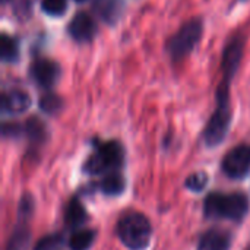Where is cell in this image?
I'll return each instance as SVG.
<instances>
[{
	"label": "cell",
	"instance_id": "obj_3",
	"mask_svg": "<svg viewBox=\"0 0 250 250\" xmlns=\"http://www.w3.org/2000/svg\"><path fill=\"white\" fill-rule=\"evenodd\" d=\"M117 236L120 242L130 250H144L149 246L152 226L149 220L139 212L123 215L117 223Z\"/></svg>",
	"mask_w": 250,
	"mask_h": 250
},
{
	"label": "cell",
	"instance_id": "obj_23",
	"mask_svg": "<svg viewBox=\"0 0 250 250\" xmlns=\"http://www.w3.org/2000/svg\"><path fill=\"white\" fill-rule=\"evenodd\" d=\"M22 132V127L16 123H4L3 125V136L7 138H16Z\"/></svg>",
	"mask_w": 250,
	"mask_h": 250
},
{
	"label": "cell",
	"instance_id": "obj_19",
	"mask_svg": "<svg viewBox=\"0 0 250 250\" xmlns=\"http://www.w3.org/2000/svg\"><path fill=\"white\" fill-rule=\"evenodd\" d=\"M40 108L47 114H56L62 108V100L54 94H45L40 100Z\"/></svg>",
	"mask_w": 250,
	"mask_h": 250
},
{
	"label": "cell",
	"instance_id": "obj_21",
	"mask_svg": "<svg viewBox=\"0 0 250 250\" xmlns=\"http://www.w3.org/2000/svg\"><path fill=\"white\" fill-rule=\"evenodd\" d=\"M62 243H63L62 234H51V236L42 237L35 245L34 250H59L62 248Z\"/></svg>",
	"mask_w": 250,
	"mask_h": 250
},
{
	"label": "cell",
	"instance_id": "obj_22",
	"mask_svg": "<svg viewBox=\"0 0 250 250\" xmlns=\"http://www.w3.org/2000/svg\"><path fill=\"white\" fill-rule=\"evenodd\" d=\"M32 211H34V199L29 193H25L21 199V204H19V211H18L19 220L26 221L31 217Z\"/></svg>",
	"mask_w": 250,
	"mask_h": 250
},
{
	"label": "cell",
	"instance_id": "obj_17",
	"mask_svg": "<svg viewBox=\"0 0 250 250\" xmlns=\"http://www.w3.org/2000/svg\"><path fill=\"white\" fill-rule=\"evenodd\" d=\"M95 233L92 230H79L70 236L69 245L72 250H88L94 243Z\"/></svg>",
	"mask_w": 250,
	"mask_h": 250
},
{
	"label": "cell",
	"instance_id": "obj_7",
	"mask_svg": "<svg viewBox=\"0 0 250 250\" xmlns=\"http://www.w3.org/2000/svg\"><path fill=\"white\" fill-rule=\"evenodd\" d=\"M243 51H245V38L242 35L233 37L223 51V60H221L223 81L231 82L242 62Z\"/></svg>",
	"mask_w": 250,
	"mask_h": 250
},
{
	"label": "cell",
	"instance_id": "obj_1",
	"mask_svg": "<svg viewBox=\"0 0 250 250\" xmlns=\"http://www.w3.org/2000/svg\"><path fill=\"white\" fill-rule=\"evenodd\" d=\"M231 123V108H230V82L221 81L217 91V108L212 113L205 132L204 139L208 146L220 145L230 129Z\"/></svg>",
	"mask_w": 250,
	"mask_h": 250
},
{
	"label": "cell",
	"instance_id": "obj_11",
	"mask_svg": "<svg viewBox=\"0 0 250 250\" xmlns=\"http://www.w3.org/2000/svg\"><path fill=\"white\" fill-rule=\"evenodd\" d=\"M31 107V97L23 91H10L1 98V108L7 114H21Z\"/></svg>",
	"mask_w": 250,
	"mask_h": 250
},
{
	"label": "cell",
	"instance_id": "obj_9",
	"mask_svg": "<svg viewBox=\"0 0 250 250\" xmlns=\"http://www.w3.org/2000/svg\"><path fill=\"white\" fill-rule=\"evenodd\" d=\"M97 26L94 19L88 15V13H78L70 25H69V34L72 35V38H75L76 41H89L92 40V37L95 35Z\"/></svg>",
	"mask_w": 250,
	"mask_h": 250
},
{
	"label": "cell",
	"instance_id": "obj_20",
	"mask_svg": "<svg viewBox=\"0 0 250 250\" xmlns=\"http://www.w3.org/2000/svg\"><path fill=\"white\" fill-rule=\"evenodd\" d=\"M41 7L50 16H60L66 12L67 0H41Z\"/></svg>",
	"mask_w": 250,
	"mask_h": 250
},
{
	"label": "cell",
	"instance_id": "obj_14",
	"mask_svg": "<svg viewBox=\"0 0 250 250\" xmlns=\"http://www.w3.org/2000/svg\"><path fill=\"white\" fill-rule=\"evenodd\" d=\"M25 133L32 145H42L47 141V126L37 117H31L25 125Z\"/></svg>",
	"mask_w": 250,
	"mask_h": 250
},
{
	"label": "cell",
	"instance_id": "obj_6",
	"mask_svg": "<svg viewBox=\"0 0 250 250\" xmlns=\"http://www.w3.org/2000/svg\"><path fill=\"white\" fill-rule=\"evenodd\" d=\"M223 171L230 179L239 180L248 176L250 171V145H239L233 148L221 164Z\"/></svg>",
	"mask_w": 250,
	"mask_h": 250
},
{
	"label": "cell",
	"instance_id": "obj_10",
	"mask_svg": "<svg viewBox=\"0 0 250 250\" xmlns=\"http://www.w3.org/2000/svg\"><path fill=\"white\" fill-rule=\"evenodd\" d=\"M230 246H231V234L229 231L220 229H211L201 236L198 250H229Z\"/></svg>",
	"mask_w": 250,
	"mask_h": 250
},
{
	"label": "cell",
	"instance_id": "obj_12",
	"mask_svg": "<svg viewBox=\"0 0 250 250\" xmlns=\"http://www.w3.org/2000/svg\"><path fill=\"white\" fill-rule=\"evenodd\" d=\"M64 221H66V226L72 229L81 227L88 221V212L76 198H73L67 204V208L64 211Z\"/></svg>",
	"mask_w": 250,
	"mask_h": 250
},
{
	"label": "cell",
	"instance_id": "obj_4",
	"mask_svg": "<svg viewBox=\"0 0 250 250\" xmlns=\"http://www.w3.org/2000/svg\"><path fill=\"white\" fill-rule=\"evenodd\" d=\"M125 164V148L117 141L103 142L95 152L83 164V171L88 174H101L105 171H117Z\"/></svg>",
	"mask_w": 250,
	"mask_h": 250
},
{
	"label": "cell",
	"instance_id": "obj_16",
	"mask_svg": "<svg viewBox=\"0 0 250 250\" xmlns=\"http://www.w3.org/2000/svg\"><path fill=\"white\" fill-rule=\"evenodd\" d=\"M0 53H1V59L3 62H16L18 56H19V47H18V41L6 34L1 35L0 38Z\"/></svg>",
	"mask_w": 250,
	"mask_h": 250
},
{
	"label": "cell",
	"instance_id": "obj_13",
	"mask_svg": "<svg viewBox=\"0 0 250 250\" xmlns=\"http://www.w3.org/2000/svg\"><path fill=\"white\" fill-rule=\"evenodd\" d=\"M31 242V231L26 226V221L21 223L15 227L7 245L6 250H26Z\"/></svg>",
	"mask_w": 250,
	"mask_h": 250
},
{
	"label": "cell",
	"instance_id": "obj_8",
	"mask_svg": "<svg viewBox=\"0 0 250 250\" xmlns=\"http://www.w3.org/2000/svg\"><path fill=\"white\" fill-rule=\"evenodd\" d=\"M31 75L41 88H51L60 76V67L53 60L41 59L32 64Z\"/></svg>",
	"mask_w": 250,
	"mask_h": 250
},
{
	"label": "cell",
	"instance_id": "obj_18",
	"mask_svg": "<svg viewBox=\"0 0 250 250\" xmlns=\"http://www.w3.org/2000/svg\"><path fill=\"white\" fill-rule=\"evenodd\" d=\"M208 182H209V177L205 171H196L186 179L185 185L189 190L198 193V192H202L208 186Z\"/></svg>",
	"mask_w": 250,
	"mask_h": 250
},
{
	"label": "cell",
	"instance_id": "obj_15",
	"mask_svg": "<svg viewBox=\"0 0 250 250\" xmlns=\"http://www.w3.org/2000/svg\"><path fill=\"white\" fill-rule=\"evenodd\" d=\"M126 189V180L119 173H110L100 182V190L107 196H117Z\"/></svg>",
	"mask_w": 250,
	"mask_h": 250
},
{
	"label": "cell",
	"instance_id": "obj_2",
	"mask_svg": "<svg viewBox=\"0 0 250 250\" xmlns=\"http://www.w3.org/2000/svg\"><path fill=\"white\" fill-rule=\"evenodd\" d=\"M249 211V199L243 193H211L204 204L207 218L240 221Z\"/></svg>",
	"mask_w": 250,
	"mask_h": 250
},
{
	"label": "cell",
	"instance_id": "obj_24",
	"mask_svg": "<svg viewBox=\"0 0 250 250\" xmlns=\"http://www.w3.org/2000/svg\"><path fill=\"white\" fill-rule=\"evenodd\" d=\"M78 1H82V0H78Z\"/></svg>",
	"mask_w": 250,
	"mask_h": 250
},
{
	"label": "cell",
	"instance_id": "obj_5",
	"mask_svg": "<svg viewBox=\"0 0 250 250\" xmlns=\"http://www.w3.org/2000/svg\"><path fill=\"white\" fill-rule=\"evenodd\" d=\"M202 21L199 18L186 22L168 41V51L174 60H182L195 48L202 37Z\"/></svg>",
	"mask_w": 250,
	"mask_h": 250
}]
</instances>
